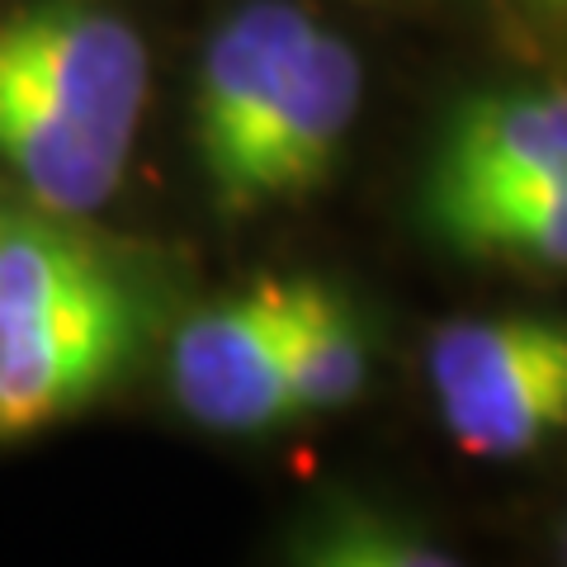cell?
I'll return each mask as SVG.
<instances>
[{
  "label": "cell",
  "mask_w": 567,
  "mask_h": 567,
  "mask_svg": "<svg viewBox=\"0 0 567 567\" xmlns=\"http://www.w3.org/2000/svg\"><path fill=\"white\" fill-rule=\"evenodd\" d=\"M425 223L464 256L567 270V175L425 199Z\"/></svg>",
  "instance_id": "obj_8"
},
{
  "label": "cell",
  "mask_w": 567,
  "mask_h": 567,
  "mask_svg": "<svg viewBox=\"0 0 567 567\" xmlns=\"http://www.w3.org/2000/svg\"><path fill=\"white\" fill-rule=\"evenodd\" d=\"M529 6H539L548 14H563V20H567V0H529Z\"/></svg>",
  "instance_id": "obj_11"
},
{
  "label": "cell",
  "mask_w": 567,
  "mask_h": 567,
  "mask_svg": "<svg viewBox=\"0 0 567 567\" xmlns=\"http://www.w3.org/2000/svg\"><path fill=\"white\" fill-rule=\"evenodd\" d=\"M293 279H256L189 317L171 341L175 406L204 431L256 435L293 421Z\"/></svg>",
  "instance_id": "obj_4"
},
{
  "label": "cell",
  "mask_w": 567,
  "mask_h": 567,
  "mask_svg": "<svg viewBox=\"0 0 567 567\" xmlns=\"http://www.w3.org/2000/svg\"><path fill=\"white\" fill-rule=\"evenodd\" d=\"M558 558L567 563V516H563V525H558Z\"/></svg>",
  "instance_id": "obj_12"
},
{
  "label": "cell",
  "mask_w": 567,
  "mask_h": 567,
  "mask_svg": "<svg viewBox=\"0 0 567 567\" xmlns=\"http://www.w3.org/2000/svg\"><path fill=\"white\" fill-rule=\"evenodd\" d=\"M567 175V85H520L464 100L440 133L431 189L473 194Z\"/></svg>",
  "instance_id": "obj_7"
},
{
  "label": "cell",
  "mask_w": 567,
  "mask_h": 567,
  "mask_svg": "<svg viewBox=\"0 0 567 567\" xmlns=\"http://www.w3.org/2000/svg\"><path fill=\"white\" fill-rule=\"evenodd\" d=\"M81 218L0 213V445L43 435L118 383L142 346V303Z\"/></svg>",
  "instance_id": "obj_2"
},
{
  "label": "cell",
  "mask_w": 567,
  "mask_h": 567,
  "mask_svg": "<svg viewBox=\"0 0 567 567\" xmlns=\"http://www.w3.org/2000/svg\"><path fill=\"white\" fill-rule=\"evenodd\" d=\"M0 213H6V194H0Z\"/></svg>",
  "instance_id": "obj_13"
},
{
  "label": "cell",
  "mask_w": 567,
  "mask_h": 567,
  "mask_svg": "<svg viewBox=\"0 0 567 567\" xmlns=\"http://www.w3.org/2000/svg\"><path fill=\"white\" fill-rule=\"evenodd\" d=\"M369 383V341L354 308L322 279H293L289 388L298 416L341 412Z\"/></svg>",
  "instance_id": "obj_9"
},
{
  "label": "cell",
  "mask_w": 567,
  "mask_h": 567,
  "mask_svg": "<svg viewBox=\"0 0 567 567\" xmlns=\"http://www.w3.org/2000/svg\"><path fill=\"white\" fill-rule=\"evenodd\" d=\"M152 62L110 0H20L0 14V171L20 199L91 218L118 194Z\"/></svg>",
  "instance_id": "obj_1"
},
{
  "label": "cell",
  "mask_w": 567,
  "mask_h": 567,
  "mask_svg": "<svg viewBox=\"0 0 567 567\" xmlns=\"http://www.w3.org/2000/svg\"><path fill=\"white\" fill-rule=\"evenodd\" d=\"M435 406L468 458H520L567 431V322L539 312L464 317L425 350Z\"/></svg>",
  "instance_id": "obj_3"
},
{
  "label": "cell",
  "mask_w": 567,
  "mask_h": 567,
  "mask_svg": "<svg viewBox=\"0 0 567 567\" xmlns=\"http://www.w3.org/2000/svg\"><path fill=\"white\" fill-rule=\"evenodd\" d=\"M364 100V66L341 33L317 24L284 71L275 100L246 137L227 185L213 194L223 218H251L260 208L308 199L327 185Z\"/></svg>",
  "instance_id": "obj_5"
},
{
  "label": "cell",
  "mask_w": 567,
  "mask_h": 567,
  "mask_svg": "<svg viewBox=\"0 0 567 567\" xmlns=\"http://www.w3.org/2000/svg\"><path fill=\"white\" fill-rule=\"evenodd\" d=\"M293 558L317 567H445V554L431 535L369 502H331L312 511L308 525L293 535Z\"/></svg>",
  "instance_id": "obj_10"
},
{
  "label": "cell",
  "mask_w": 567,
  "mask_h": 567,
  "mask_svg": "<svg viewBox=\"0 0 567 567\" xmlns=\"http://www.w3.org/2000/svg\"><path fill=\"white\" fill-rule=\"evenodd\" d=\"M317 24L322 20L298 0H246L213 29L189 100V142L208 199L227 185L246 137Z\"/></svg>",
  "instance_id": "obj_6"
}]
</instances>
